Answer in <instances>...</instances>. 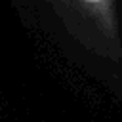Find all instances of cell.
I'll return each instance as SVG.
<instances>
[{
  "label": "cell",
  "instance_id": "cell-1",
  "mask_svg": "<svg viewBox=\"0 0 122 122\" xmlns=\"http://www.w3.org/2000/svg\"><path fill=\"white\" fill-rule=\"evenodd\" d=\"M19 23L122 107V0H8Z\"/></svg>",
  "mask_w": 122,
  "mask_h": 122
}]
</instances>
